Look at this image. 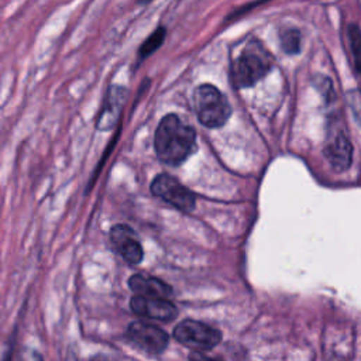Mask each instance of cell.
I'll return each instance as SVG.
<instances>
[{
    "mask_svg": "<svg viewBox=\"0 0 361 361\" xmlns=\"http://www.w3.org/2000/svg\"><path fill=\"white\" fill-rule=\"evenodd\" d=\"M154 148L161 162L178 166L196 151V131L178 114H166L157 127Z\"/></svg>",
    "mask_w": 361,
    "mask_h": 361,
    "instance_id": "cell-1",
    "label": "cell"
},
{
    "mask_svg": "<svg viewBox=\"0 0 361 361\" xmlns=\"http://www.w3.org/2000/svg\"><path fill=\"white\" fill-rule=\"evenodd\" d=\"M271 56L258 41H251L233 61L230 80L234 87L244 89L254 86L271 69Z\"/></svg>",
    "mask_w": 361,
    "mask_h": 361,
    "instance_id": "cell-2",
    "label": "cell"
},
{
    "mask_svg": "<svg viewBox=\"0 0 361 361\" xmlns=\"http://www.w3.org/2000/svg\"><path fill=\"white\" fill-rule=\"evenodd\" d=\"M193 106L197 120L209 128H219L224 126L231 114V106L227 97L210 83L196 87Z\"/></svg>",
    "mask_w": 361,
    "mask_h": 361,
    "instance_id": "cell-3",
    "label": "cell"
},
{
    "mask_svg": "<svg viewBox=\"0 0 361 361\" xmlns=\"http://www.w3.org/2000/svg\"><path fill=\"white\" fill-rule=\"evenodd\" d=\"M151 192L178 210L192 212L195 209L196 197L193 192L168 173H159L154 178L151 183Z\"/></svg>",
    "mask_w": 361,
    "mask_h": 361,
    "instance_id": "cell-4",
    "label": "cell"
},
{
    "mask_svg": "<svg viewBox=\"0 0 361 361\" xmlns=\"http://www.w3.org/2000/svg\"><path fill=\"white\" fill-rule=\"evenodd\" d=\"M173 337L182 344L197 351L217 345L221 340V331L206 323L186 319L175 327Z\"/></svg>",
    "mask_w": 361,
    "mask_h": 361,
    "instance_id": "cell-5",
    "label": "cell"
},
{
    "mask_svg": "<svg viewBox=\"0 0 361 361\" xmlns=\"http://www.w3.org/2000/svg\"><path fill=\"white\" fill-rule=\"evenodd\" d=\"M126 336L131 343L155 354L162 353L169 341L168 334L162 329L145 322L130 323Z\"/></svg>",
    "mask_w": 361,
    "mask_h": 361,
    "instance_id": "cell-6",
    "label": "cell"
},
{
    "mask_svg": "<svg viewBox=\"0 0 361 361\" xmlns=\"http://www.w3.org/2000/svg\"><path fill=\"white\" fill-rule=\"evenodd\" d=\"M130 305L134 313L142 317L155 319L161 322H169L175 319L178 314L176 306L164 298H148V296L135 295L131 299Z\"/></svg>",
    "mask_w": 361,
    "mask_h": 361,
    "instance_id": "cell-7",
    "label": "cell"
},
{
    "mask_svg": "<svg viewBox=\"0 0 361 361\" xmlns=\"http://www.w3.org/2000/svg\"><path fill=\"white\" fill-rule=\"evenodd\" d=\"M110 240L117 252L130 264H140L144 255L135 231L127 224H116L110 230Z\"/></svg>",
    "mask_w": 361,
    "mask_h": 361,
    "instance_id": "cell-8",
    "label": "cell"
},
{
    "mask_svg": "<svg viewBox=\"0 0 361 361\" xmlns=\"http://www.w3.org/2000/svg\"><path fill=\"white\" fill-rule=\"evenodd\" d=\"M324 155L336 171H345L353 162V145L343 130L331 133L326 145Z\"/></svg>",
    "mask_w": 361,
    "mask_h": 361,
    "instance_id": "cell-9",
    "label": "cell"
},
{
    "mask_svg": "<svg viewBox=\"0 0 361 361\" xmlns=\"http://www.w3.org/2000/svg\"><path fill=\"white\" fill-rule=\"evenodd\" d=\"M124 96L126 90L121 86H111L109 89L97 117V128L100 131H109L114 127L124 104Z\"/></svg>",
    "mask_w": 361,
    "mask_h": 361,
    "instance_id": "cell-10",
    "label": "cell"
},
{
    "mask_svg": "<svg viewBox=\"0 0 361 361\" xmlns=\"http://www.w3.org/2000/svg\"><path fill=\"white\" fill-rule=\"evenodd\" d=\"M128 286L134 293L148 298L166 299L172 293V288L166 285L164 281L144 275H133L128 279Z\"/></svg>",
    "mask_w": 361,
    "mask_h": 361,
    "instance_id": "cell-11",
    "label": "cell"
},
{
    "mask_svg": "<svg viewBox=\"0 0 361 361\" xmlns=\"http://www.w3.org/2000/svg\"><path fill=\"white\" fill-rule=\"evenodd\" d=\"M281 47L288 55L300 52V32L296 28H288L281 32Z\"/></svg>",
    "mask_w": 361,
    "mask_h": 361,
    "instance_id": "cell-12",
    "label": "cell"
},
{
    "mask_svg": "<svg viewBox=\"0 0 361 361\" xmlns=\"http://www.w3.org/2000/svg\"><path fill=\"white\" fill-rule=\"evenodd\" d=\"M165 34H166L165 28H164V27H158V28L144 41V44L141 45V48H140V58H147V56H149L151 54H154V52L162 45V42H164V39H165Z\"/></svg>",
    "mask_w": 361,
    "mask_h": 361,
    "instance_id": "cell-13",
    "label": "cell"
},
{
    "mask_svg": "<svg viewBox=\"0 0 361 361\" xmlns=\"http://www.w3.org/2000/svg\"><path fill=\"white\" fill-rule=\"evenodd\" d=\"M348 38H350L351 52L354 56L355 69L361 76V30L357 25L351 24L348 28Z\"/></svg>",
    "mask_w": 361,
    "mask_h": 361,
    "instance_id": "cell-14",
    "label": "cell"
},
{
    "mask_svg": "<svg viewBox=\"0 0 361 361\" xmlns=\"http://www.w3.org/2000/svg\"><path fill=\"white\" fill-rule=\"evenodd\" d=\"M350 111L354 116V120L361 126V92L350 90L347 96Z\"/></svg>",
    "mask_w": 361,
    "mask_h": 361,
    "instance_id": "cell-15",
    "label": "cell"
},
{
    "mask_svg": "<svg viewBox=\"0 0 361 361\" xmlns=\"http://www.w3.org/2000/svg\"><path fill=\"white\" fill-rule=\"evenodd\" d=\"M189 361H220V360L207 357V355H204V354L200 353V351H192L190 355H189Z\"/></svg>",
    "mask_w": 361,
    "mask_h": 361,
    "instance_id": "cell-16",
    "label": "cell"
},
{
    "mask_svg": "<svg viewBox=\"0 0 361 361\" xmlns=\"http://www.w3.org/2000/svg\"><path fill=\"white\" fill-rule=\"evenodd\" d=\"M141 1H142V3H145V1H151V0H141Z\"/></svg>",
    "mask_w": 361,
    "mask_h": 361,
    "instance_id": "cell-17",
    "label": "cell"
}]
</instances>
